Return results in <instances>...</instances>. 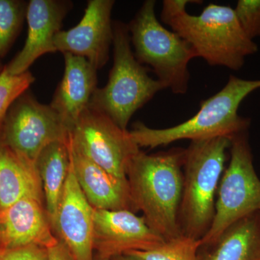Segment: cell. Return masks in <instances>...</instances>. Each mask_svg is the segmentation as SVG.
<instances>
[{
  "mask_svg": "<svg viewBox=\"0 0 260 260\" xmlns=\"http://www.w3.org/2000/svg\"><path fill=\"white\" fill-rule=\"evenodd\" d=\"M234 11L248 38H260V0H239Z\"/></svg>",
  "mask_w": 260,
  "mask_h": 260,
  "instance_id": "23",
  "label": "cell"
},
{
  "mask_svg": "<svg viewBox=\"0 0 260 260\" xmlns=\"http://www.w3.org/2000/svg\"><path fill=\"white\" fill-rule=\"evenodd\" d=\"M48 260H75L69 249L60 241L48 248Z\"/></svg>",
  "mask_w": 260,
  "mask_h": 260,
  "instance_id": "25",
  "label": "cell"
},
{
  "mask_svg": "<svg viewBox=\"0 0 260 260\" xmlns=\"http://www.w3.org/2000/svg\"><path fill=\"white\" fill-rule=\"evenodd\" d=\"M94 260H109V259H102V258L96 257V256H95V257H94Z\"/></svg>",
  "mask_w": 260,
  "mask_h": 260,
  "instance_id": "27",
  "label": "cell"
},
{
  "mask_svg": "<svg viewBox=\"0 0 260 260\" xmlns=\"http://www.w3.org/2000/svg\"><path fill=\"white\" fill-rule=\"evenodd\" d=\"M200 247L201 241L181 234L151 250L135 251L126 254L140 260H200Z\"/></svg>",
  "mask_w": 260,
  "mask_h": 260,
  "instance_id": "20",
  "label": "cell"
},
{
  "mask_svg": "<svg viewBox=\"0 0 260 260\" xmlns=\"http://www.w3.org/2000/svg\"><path fill=\"white\" fill-rule=\"evenodd\" d=\"M185 149L148 154L140 150L126 170L135 212L141 211L149 227L165 241L181 235L179 206Z\"/></svg>",
  "mask_w": 260,
  "mask_h": 260,
  "instance_id": "2",
  "label": "cell"
},
{
  "mask_svg": "<svg viewBox=\"0 0 260 260\" xmlns=\"http://www.w3.org/2000/svg\"><path fill=\"white\" fill-rule=\"evenodd\" d=\"M3 68H4V67H3V64H2V63L0 62V73H1L2 70H3Z\"/></svg>",
  "mask_w": 260,
  "mask_h": 260,
  "instance_id": "28",
  "label": "cell"
},
{
  "mask_svg": "<svg viewBox=\"0 0 260 260\" xmlns=\"http://www.w3.org/2000/svg\"><path fill=\"white\" fill-rule=\"evenodd\" d=\"M57 242L43 202L25 198L0 210V248L35 245L48 249Z\"/></svg>",
  "mask_w": 260,
  "mask_h": 260,
  "instance_id": "14",
  "label": "cell"
},
{
  "mask_svg": "<svg viewBox=\"0 0 260 260\" xmlns=\"http://www.w3.org/2000/svg\"><path fill=\"white\" fill-rule=\"evenodd\" d=\"M155 0H146L132 20L128 28L135 56L140 64L150 65L158 80L175 94L188 90V65L197 57L185 40L168 30L156 18Z\"/></svg>",
  "mask_w": 260,
  "mask_h": 260,
  "instance_id": "6",
  "label": "cell"
},
{
  "mask_svg": "<svg viewBox=\"0 0 260 260\" xmlns=\"http://www.w3.org/2000/svg\"><path fill=\"white\" fill-rule=\"evenodd\" d=\"M109 260H140L138 259L136 256L132 255L130 254H120V255H117L115 256H113V257L110 258Z\"/></svg>",
  "mask_w": 260,
  "mask_h": 260,
  "instance_id": "26",
  "label": "cell"
},
{
  "mask_svg": "<svg viewBox=\"0 0 260 260\" xmlns=\"http://www.w3.org/2000/svg\"><path fill=\"white\" fill-rule=\"evenodd\" d=\"M114 4V0H89L80 23L56 34V51L85 58L97 70L105 66L114 39L111 17Z\"/></svg>",
  "mask_w": 260,
  "mask_h": 260,
  "instance_id": "11",
  "label": "cell"
},
{
  "mask_svg": "<svg viewBox=\"0 0 260 260\" xmlns=\"http://www.w3.org/2000/svg\"><path fill=\"white\" fill-rule=\"evenodd\" d=\"M260 88V80H244L231 75L220 91L200 104L190 119L167 129H153L137 121L129 134L141 148L151 149L181 140H202L224 137L232 139L248 131L250 119L239 116V106L251 92Z\"/></svg>",
  "mask_w": 260,
  "mask_h": 260,
  "instance_id": "3",
  "label": "cell"
},
{
  "mask_svg": "<svg viewBox=\"0 0 260 260\" xmlns=\"http://www.w3.org/2000/svg\"><path fill=\"white\" fill-rule=\"evenodd\" d=\"M68 146L75 177L94 209L127 210L135 213L127 179L114 177L73 150L69 142Z\"/></svg>",
  "mask_w": 260,
  "mask_h": 260,
  "instance_id": "16",
  "label": "cell"
},
{
  "mask_svg": "<svg viewBox=\"0 0 260 260\" xmlns=\"http://www.w3.org/2000/svg\"><path fill=\"white\" fill-rule=\"evenodd\" d=\"M72 8V3L62 0H30L27 8L28 35L22 50L5 65L10 75H20L40 56L56 52L54 39L60 31L65 16Z\"/></svg>",
  "mask_w": 260,
  "mask_h": 260,
  "instance_id": "13",
  "label": "cell"
},
{
  "mask_svg": "<svg viewBox=\"0 0 260 260\" xmlns=\"http://www.w3.org/2000/svg\"><path fill=\"white\" fill-rule=\"evenodd\" d=\"M26 2L0 0V59L7 54L26 18Z\"/></svg>",
  "mask_w": 260,
  "mask_h": 260,
  "instance_id": "21",
  "label": "cell"
},
{
  "mask_svg": "<svg viewBox=\"0 0 260 260\" xmlns=\"http://www.w3.org/2000/svg\"><path fill=\"white\" fill-rule=\"evenodd\" d=\"M231 139L224 137L191 141L184 153L179 220L181 234L201 240L215 215V195L224 172Z\"/></svg>",
  "mask_w": 260,
  "mask_h": 260,
  "instance_id": "4",
  "label": "cell"
},
{
  "mask_svg": "<svg viewBox=\"0 0 260 260\" xmlns=\"http://www.w3.org/2000/svg\"><path fill=\"white\" fill-rule=\"evenodd\" d=\"M231 158L219 184L215 215L201 246L213 244L233 224L260 211V179L253 164L248 131L231 139Z\"/></svg>",
  "mask_w": 260,
  "mask_h": 260,
  "instance_id": "7",
  "label": "cell"
},
{
  "mask_svg": "<svg viewBox=\"0 0 260 260\" xmlns=\"http://www.w3.org/2000/svg\"><path fill=\"white\" fill-rule=\"evenodd\" d=\"M113 31L114 63L109 80L104 88L95 89L88 107L127 130L133 114L166 88L158 79L150 78L146 68L135 58L128 25L113 22Z\"/></svg>",
  "mask_w": 260,
  "mask_h": 260,
  "instance_id": "5",
  "label": "cell"
},
{
  "mask_svg": "<svg viewBox=\"0 0 260 260\" xmlns=\"http://www.w3.org/2000/svg\"><path fill=\"white\" fill-rule=\"evenodd\" d=\"M199 254L200 260H260V211L233 224Z\"/></svg>",
  "mask_w": 260,
  "mask_h": 260,
  "instance_id": "18",
  "label": "cell"
},
{
  "mask_svg": "<svg viewBox=\"0 0 260 260\" xmlns=\"http://www.w3.org/2000/svg\"><path fill=\"white\" fill-rule=\"evenodd\" d=\"M34 81L35 78L29 70L13 75L8 73L4 66L0 73V124H3L13 104L27 92Z\"/></svg>",
  "mask_w": 260,
  "mask_h": 260,
  "instance_id": "22",
  "label": "cell"
},
{
  "mask_svg": "<svg viewBox=\"0 0 260 260\" xmlns=\"http://www.w3.org/2000/svg\"><path fill=\"white\" fill-rule=\"evenodd\" d=\"M25 198L45 203L37 164L0 143V210Z\"/></svg>",
  "mask_w": 260,
  "mask_h": 260,
  "instance_id": "17",
  "label": "cell"
},
{
  "mask_svg": "<svg viewBox=\"0 0 260 260\" xmlns=\"http://www.w3.org/2000/svg\"><path fill=\"white\" fill-rule=\"evenodd\" d=\"M68 142L75 151L122 179H126L128 166L140 150L129 131L89 107L70 130Z\"/></svg>",
  "mask_w": 260,
  "mask_h": 260,
  "instance_id": "8",
  "label": "cell"
},
{
  "mask_svg": "<svg viewBox=\"0 0 260 260\" xmlns=\"http://www.w3.org/2000/svg\"><path fill=\"white\" fill-rule=\"evenodd\" d=\"M190 0H164L160 18L210 66L242 69L246 56L257 52L238 20L234 9L210 3L199 15L186 12Z\"/></svg>",
  "mask_w": 260,
  "mask_h": 260,
  "instance_id": "1",
  "label": "cell"
},
{
  "mask_svg": "<svg viewBox=\"0 0 260 260\" xmlns=\"http://www.w3.org/2000/svg\"><path fill=\"white\" fill-rule=\"evenodd\" d=\"M70 161L68 140L54 142L47 145L39 154L36 162L42 179L46 209L51 223L64 190Z\"/></svg>",
  "mask_w": 260,
  "mask_h": 260,
  "instance_id": "19",
  "label": "cell"
},
{
  "mask_svg": "<svg viewBox=\"0 0 260 260\" xmlns=\"http://www.w3.org/2000/svg\"><path fill=\"white\" fill-rule=\"evenodd\" d=\"M143 217L127 210L94 209L95 256L109 259L135 251H148L164 243Z\"/></svg>",
  "mask_w": 260,
  "mask_h": 260,
  "instance_id": "10",
  "label": "cell"
},
{
  "mask_svg": "<svg viewBox=\"0 0 260 260\" xmlns=\"http://www.w3.org/2000/svg\"><path fill=\"white\" fill-rule=\"evenodd\" d=\"M64 72L49 106L69 129L88 107L97 88V70L85 58L64 53Z\"/></svg>",
  "mask_w": 260,
  "mask_h": 260,
  "instance_id": "15",
  "label": "cell"
},
{
  "mask_svg": "<svg viewBox=\"0 0 260 260\" xmlns=\"http://www.w3.org/2000/svg\"><path fill=\"white\" fill-rule=\"evenodd\" d=\"M71 160V158H70ZM94 208L80 187L70 161L69 174L54 220L53 232L75 260H94Z\"/></svg>",
  "mask_w": 260,
  "mask_h": 260,
  "instance_id": "12",
  "label": "cell"
},
{
  "mask_svg": "<svg viewBox=\"0 0 260 260\" xmlns=\"http://www.w3.org/2000/svg\"><path fill=\"white\" fill-rule=\"evenodd\" d=\"M0 260H48V249L35 245L0 248Z\"/></svg>",
  "mask_w": 260,
  "mask_h": 260,
  "instance_id": "24",
  "label": "cell"
},
{
  "mask_svg": "<svg viewBox=\"0 0 260 260\" xmlns=\"http://www.w3.org/2000/svg\"><path fill=\"white\" fill-rule=\"evenodd\" d=\"M1 126H2V124H0V133H1Z\"/></svg>",
  "mask_w": 260,
  "mask_h": 260,
  "instance_id": "29",
  "label": "cell"
},
{
  "mask_svg": "<svg viewBox=\"0 0 260 260\" xmlns=\"http://www.w3.org/2000/svg\"><path fill=\"white\" fill-rule=\"evenodd\" d=\"M69 129L49 105L25 92L13 104L1 126L0 143L37 162L39 154L51 143L64 141Z\"/></svg>",
  "mask_w": 260,
  "mask_h": 260,
  "instance_id": "9",
  "label": "cell"
}]
</instances>
